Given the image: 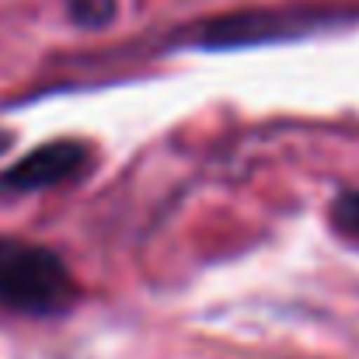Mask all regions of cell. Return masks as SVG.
<instances>
[{
    "mask_svg": "<svg viewBox=\"0 0 359 359\" xmlns=\"http://www.w3.org/2000/svg\"><path fill=\"white\" fill-rule=\"evenodd\" d=\"M81 290L60 251L21 238H0V307L25 318H60Z\"/></svg>",
    "mask_w": 359,
    "mask_h": 359,
    "instance_id": "6da1fadb",
    "label": "cell"
},
{
    "mask_svg": "<svg viewBox=\"0 0 359 359\" xmlns=\"http://www.w3.org/2000/svg\"><path fill=\"white\" fill-rule=\"evenodd\" d=\"M342 21H349V14H332L321 7H251V11H231V14H220V18H210L189 28V35H182V46L248 49V46L304 39V35H314Z\"/></svg>",
    "mask_w": 359,
    "mask_h": 359,
    "instance_id": "7a4b0ae2",
    "label": "cell"
},
{
    "mask_svg": "<svg viewBox=\"0 0 359 359\" xmlns=\"http://www.w3.org/2000/svg\"><path fill=\"white\" fill-rule=\"evenodd\" d=\"M91 147L84 140H49L35 150H28L21 161H14L4 175H0V192H18V196H32V192H46L56 189L77 175H84V168L91 164Z\"/></svg>",
    "mask_w": 359,
    "mask_h": 359,
    "instance_id": "3957f363",
    "label": "cell"
},
{
    "mask_svg": "<svg viewBox=\"0 0 359 359\" xmlns=\"http://www.w3.org/2000/svg\"><path fill=\"white\" fill-rule=\"evenodd\" d=\"M116 11H119L116 0H67L70 21H74L77 28H91V32L109 28V25L116 21Z\"/></svg>",
    "mask_w": 359,
    "mask_h": 359,
    "instance_id": "277c9868",
    "label": "cell"
},
{
    "mask_svg": "<svg viewBox=\"0 0 359 359\" xmlns=\"http://www.w3.org/2000/svg\"><path fill=\"white\" fill-rule=\"evenodd\" d=\"M332 224H335L339 231L359 238V189L342 192V196L332 203Z\"/></svg>",
    "mask_w": 359,
    "mask_h": 359,
    "instance_id": "5b68a950",
    "label": "cell"
},
{
    "mask_svg": "<svg viewBox=\"0 0 359 359\" xmlns=\"http://www.w3.org/2000/svg\"><path fill=\"white\" fill-rule=\"evenodd\" d=\"M11 143H14V136H11L7 129H0V154H7V150H11Z\"/></svg>",
    "mask_w": 359,
    "mask_h": 359,
    "instance_id": "8992f818",
    "label": "cell"
}]
</instances>
